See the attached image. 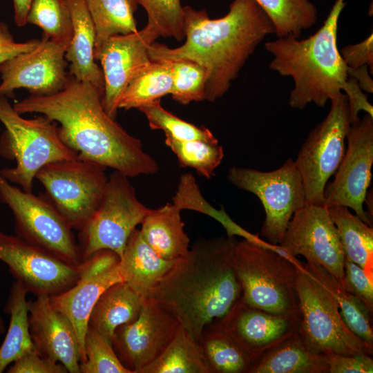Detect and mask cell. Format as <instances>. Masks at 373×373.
<instances>
[{
    "mask_svg": "<svg viewBox=\"0 0 373 373\" xmlns=\"http://www.w3.org/2000/svg\"><path fill=\"white\" fill-rule=\"evenodd\" d=\"M341 57L347 68L355 69L367 66L373 74V35L372 32L362 41L344 46L341 50Z\"/></svg>",
    "mask_w": 373,
    "mask_h": 373,
    "instance_id": "cell-45",
    "label": "cell"
},
{
    "mask_svg": "<svg viewBox=\"0 0 373 373\" xmlns=\"http://www.w3.org/2000/svg\"><path fill=\"white\" fill-rule=\"evenodd\" d=\"M254 1L271 20L277 37L299 38L303 30L313 27L317 21V8L309 0Z\"/></svg>",
    "mask_w": 373,
    "mask_h": 373,
    "instance_id": "cell-33",
    "label": "cell"
},
{
    "mask_svg": "<svg viewBox=\"0 0 373 373\" xmlns=\"http://www.w3.org/2000/svg\"><path fill=\"white\" fill-rule=\"evenodd\" d=\"M179 325L173 315L146 298L138 317L119 326L111 343L122 365L131 373H141L164 351Z\"/></svg>",
    "mask_w": 373,
    "mask_h": 373,
    "instance_id": "cell-17",
    "label": "cell"
},
{
    "mask_svg": "<svg viewBox=\"0 0 373 373\" xmlns=\"http://www.w3.org/2000/svg\"><path fill=\"white\" fill-rule=\"evenodd\" d=\"M169 61L172 74V98L181 104L206 100L205 69L189 59Z\"/></svg>",
    "mask_w": 373,
    "mask_h": 373,
    "instance_id": "cell-39",
    "label": "cell"
},
{
    "mask_svg": "<svg viewBox=\"0 0 373 373\" xmlns=\"http://www.w3.org/2000/svg\"><path fill=\"white\" fill-rule=\"evenodd\" d=\"M176 260L160 256L144 240L140 229H135L119 258V272L123 281L136 293L151 298Z\"/></svg>",
    "mask_w": 373,
    "mask_h": 373,
    "instance_id": "cell-23",
    "label": "cell"
},
{
    "mask_svg": "<svg viewBox=\"0 0 373 373\" xmlns=\"http://www.w3.org/2000/svg\"><path fill=\"white\" fill-rule=\"evenodd\" d=\"M305 262L334 296L341 317L347 327L361 340L373 344L372 314L365 305L347 291L324 267L317 264Z\"/></svg>",
    "mask_w": 373,
    "mask_h": 373,
    "instance_id": "cell-32",
    "label": "cell"
},
{
    "mask_svg": "<svg viewBox=\"0 0 373 373\" xmlns=\"http://www.w3.org/2000/svg\"><path fill=\"white\" fill-rule=\"evenodd\" d=\"M296 290L300 312L298 334L314 354L372 356L373 344L361 340L347 327L330 291L305 262L297 259Z\"/></svg>",
    "mask_w": 373,
    "mask_h": 373,
    "instance_id": "cell-7",
    "label": "cell"
},
{
    "mask_svg": "<svg viewBox=\"0 0 373 373\" xmlns=\"http://www.w3.org/2000/svg\"><path fill=\"white\" fill-rule=\"evenodd\" d=\"M185 42L175 48L156 42L151 61L189 59L207 73L206 100L222 97L265 38L274 33L271 20L254 0H233L224 17L211 19L204 9L183 6Z\"/></svg>",
    "mask_w": 373,
    "mask_h": 373,
    "instance_id": "cell-2",
    "label": "cell"
},
{
    "mask_svg": "<svg viewBox=\"0 0 373 373\" xmlns=\"http://www.w3.org/2000/svg\"><path fill=\"white\" fill-rule=\"evenodd\" d=\"M235 236L197 240L160 282L153 298L198 342L242 296L233 267Z\"/></svg>",
    "mask_w": 373,
    "mask_h": 373,
    "instance_id": "cell-3",
    "label": "cell"
},
{
    "mask_svg": "<svg viewBox=\"0 0 373 373\" xmlns=\"http://www.w3.org/2000/svg\"><path fill=\"white\" fill-rule=\"evenodd\" d=\"M173 203L181 210H193L211 216L224 227L228 236H238L251 241L260 240L258 235L246 231L234 222L223 209L217 210L206 202L201 195L195 178L189 173L183 174L180 177L177 191L173 198Z\"/></svg>",
    "mask_w": 373,
    "mask_h": 373,
    "instance_id": "cell-35",
    "label": "cell"
},
{
    "mask_svg": "<svg viewBox=\"0 0 373 373\" xmlns=\"http://www.w3.org/2000/svg\"><path fill=\"white\" fill-rule=\"evenodd\" d=\"M117 254L99 250L82 260L79 277L72 287L50 296L52 305L71 322L80 344L82 361L86 358L84 338L88 318L95 304L108 287L123 281Z\"/></svg>",
    "mask_w": 373,
    "mask_h": 373,
    "instance_id": "cell-18",
    "label": "cell"
},
{
    "mask_svg": "<svg viewBox=\"0 0 373 373\" xmlns=\"http://www.w3.org/2000/svg\"><path fill=\"white\" fill-rule=\"evenodd\" d=\"M27 23L43 30V36L56 41H70L73 24L64 0H32Z\"/></svg>",
    "mask_w": 373,
    "mask_h": 373,
    "instance_id": "cell-37",
    "label": "cell"
},
{
    "mask_svg": "<svg viewBox=\"0 0 373 373\" xmlns=\"http://www.w3.org/2000/svg\"><path fill=\"white\" fill-rule=\"evenodd\" d=\"M0 122L6 128L0 140V154L16 160L15 167L0 169V173L26 192H32L35 175L42 166L77 157L60 140L56 122L44 115L23 118L8 98L1 96Z\"/></svg>",
    "mask_w": 373,
    "mask_h": 373,
    "instance_id": "cell-6",
    "label": "cell"
},
{
    "mask_svg": "<svg viewBox=\"0 0 373 373\" xmlns=\"http://www.w3.org/2000/svg\"><path fill=\"white\" fill-rule=\"evenodd\" d=\"M248 373H328L324 354L310 352L298 332L269 351Z\"/></svg>",
    "mask_w": 373,
    "mask_h": 373,
    "instance_id": "cell-26",
    "label": "cell"
},
{
    "mask_svg": "<svg viewBox=\"0 0 373 373\" xmlns=\"http://www.w3.org/2000/svg\"><path fill=\"white\" fill-rule=\"evenodd\" d=\"M343 93L347 98L351 124L360 119L358 113L361 111L373 116V106L367 100V95L359 87L355 79L348 77Z\"/></svg>",
    "mask_w": 373,
    "mask_h": 373,
    "instance_id": "cell-46",
    "label": "cell"
},
{
    "mask_svg": "<svg viewBox=\"0 0 373 373\" xmlns=\"http://www.w3.org/2000/svg\"><path fill=\"white\" fill-rule=\"evenodd\" d=\"M211 373H248L252 363L224 332L207 325L199 341Z\"/></svg>",
    "mask_w": 373,
    "mask_h": 373,
    "instance_id": "cell-34",
    "label": "cell"
},
{
    "mask_svg": "<svg viewBox=\"0 0 373 373\" xmlns=\"http://www.w3.org/2000/svg\"><path fill=\"white\" fill-rule=\"evenodd\" d=\"M279 245L291 256L319 265L341 283L345 253L336 227L324 205L307 204L291 218Z\"/></svg>",
    "mask_w": 373,
    "mask_h": 373,
    "instance_id": "cell-15",
    "label": "cell"
},
{
    "mask_svg": "<svg viewBox=\"0 0 373 373\" xmlns=\"http://www.w3.org/2000/svg\"><path fill=\"white\" fill-rule=\"evenodd\" d=\"M141 373H211L199 342L180 324L160 355Z\"/></svg>",
    "mask_w": 373,
    "mask_h": 373,
    "instance_id": "cell-29",
    "label": "cell"
},
{
    "mask_svg": "<svg viewBox=\"0 0 373 373\" xmlns=\"http://www.w3.org/2000/svg\"><path fill=\"white\" fill-rule=\"evenodd\" d=\"M8 373H67L60 363L42 356L38 351L26 354L7 367Z\"/></svg>",
    "mask_w": 373,
    "mask_h": 373,
    "instance_id": "cell-43",
    "label": "cell"
},
{
    "mask_svg": "<svg viewBox=\"0 0 373 373\" xmlns=\"http://www.w3.org/2000/svg\"><path fill=\"white\" fill-rule=\"evenodd\" d=\"M0 260L16 281L36 296H50L70 288L77 281L81 269V264L66 262L17 235L1 231Z\"/></svg>",
    "mask_w": 373,
    "mask_h": 373,
    "instance_id": "cell-14",
    "label": "cell"
},
{
    "mask_svg": "<svg viewBox=\"0 0 373 373\" xmlns=\"http://www.w3.org/2000/svg\"><path fill=\"white\" fill-rule=\"evenodd\" d=\"M139 110L146 116L152 130H162L166 136L180 141H218L207 128L186 122L164 109L160 99L146 104Z\"/></svg>",
    "mask_w": 373,
    "mask_h": 373,
    "instance_id": "cell-38",
    "label": "cell"
},
{
    "mask_svg": "<svg viewBox=\"0 0 373 373\" xmlns=\"http://www.w3.org/2000/svg\"><path fill=\"white\" fill-rule=\"evenodd\" d=\"M345 5V0H336L323 26L306 39L287 36L265 44L273 55L270 69L294 80L288 100L290 107L301 110L310 103L323 107L343 93L347 67L338 48L337 32Z\"/></svg>",
    "mask_w": 373,
    "mask_h": 373,
    "instance_id": "cell-4",
    "label": "cell"
},
{
    "mask_svg": "<svg viewBox=\"0 0 373 373\" xmlns=\"http://www.w3.org/2000/svg\"><path fill=\"white\" fill-rule=\"evenodd\" d=\"M102 97L103 93L93 85L70 75L59 92L31 95L13 108L21 115L39 113L59 124L60 140L80 160L111 168L128 178L156 173V160L144 150L140 140L106 113Z\"/></svg>",
    "mask_w": 373,
    "mask_h": 373,
    "instance_id": "cell-1",
    "label": "cell"
},
{
    "mask_svg": "<svg viewBox=\"0 0 373 373\" xmlns=\"http://www.w3.org/2000/svg\"><path fill=\"white\" fill-rule=\"evenodd\" d=\"M330 102L327 116L309 133L294 160L307 204L324 205L325 187L338 169L346 149L351 124L347 98L341 93Z\"/></svg>",
    "mask_w": 373,
    "mask_h": 373,
    "instance_id": "cell-12",
    "label": "cell"
},
{
    "mask_svg": "<svg viewBox=\"0 0 373 373\" xmlns=\"http://www.w3.org/2000/svg\"><path fill=\"white\" fill-rule=\"evenodd\" d=\"M227 178L260 200L265 213L260 235L271 245L280 244L294 213L307 204L300 173L291 158L269 172L232 166Z\"/></svg>",
    "mask_w": 373,
    "mask_h": 373,
    "instance_id": "cell-9",
    "label": "cell"
},
{
    "mask_svg": "<svg viewBox=\"0 0 373 373\" xmlns=\"http://www.w3.org/2000/svg\"><path fill=\"white\" fill-rule=\"evenodd\" d=\"M106 169L77 157L48 163L37 171L35 178L70 227L79 231L101 201L108 178Z\"/></svg>",
    "mask_w": 373,
    "mask_h": 373,
    "instance_id": "cell-11",
    "label": "cell"
},
{
    "mask_svg": "<svg viewBox=\"0 0 373 373\" xmlns=\"http://www.w3.org/2000/svg\"><path fill=\"white\" fill-rule=\"evenodd\" d=\"M144 300L124 281L114 283L97 300L88 325L111 342L119 326L138 317Z\"/></svg>",
    "mask_w": 373,
    "mask_h": 373,
    "instance_id": "cell-25",
    "label": "cell"
},
{
    "mask_svg": "<svg viewBox=\"0 0 373 373\" xmlns=\"http://www.w3.org/2000/svg\"><path fill=\"white\" fill-rule=\"evenodd\" d=\"M86 358L79 363L80 373H131L115 354L111 343L90 327L84 338Z\"/></svg>",
    "mask_w": 373,
    "mask_h": 373,
    "instance_id": "cell-41",
    "label": "cell"
},
{
    "mask_svg": "<svg viewBox=\"0 0 373 373\" xmlns=\"http://www.w3.org/2000/svg\"><path fill=\"white\" fill-rule=\"evenodd\" d=\"M136 1L146 12L147 24L156 30L159 37L184 39V12L180 0Z\"/></svg>",
    "mask_w": 373,
    "mask_h": 373,
    "instance_id": "cell-40",
    "label": "cell"
},
{
    "mask_svg": "<svg viewBox=\"0 0 373 373\" xmlns=\"http://www.w3.org/2000/svg\"><path fill=\"white\" fill-rule=\"evenodd\" d=\"M165 144L175 155L180 166L191 167L207 179L214 175L224 157L218 141H180L165 135Z\"/></svg>",
    "mask_w": 373,
    "mask_h": 373,
    "instance_id": "cell-36",
    "label": "cell"
},
{
    "mask_svg": "<svg viewBox=\"0 0 373 373\" xmlns=\"http://www.w3.org/2000/svg\"><path fill=\"white\" fill-rule=\"evenodd\" d=\"M32 0H13L15 10V22L19 27H23L27 23V15Z\"/></svg>",
    "mask_w": 373,
    "mask_h": 373,
    "instance_id": "cell-49",
    "label": "cell"
},
{
    "mask_svg": "<svg viewBox=\"0 0 373 373\" xmlns=\"http://www.w3.org/2000/svg\"><path fill=\"white\" fill-rule=\"evenodd\" d=\"M27 294L20 283H12L5 307L10 323L0 346V373L23 355L37 351L30 333Z\"/></svg>",
    "mask_w": 373,
    "mask_h": 373,
    "instance_id": "cell-27",
    "label": "cell"
},
{
    "mask_svg": "<svg viewBox=\"0 0 373 373\" xmlns=\"http://www.w3.org/2000/svg\"><path fill=\"white\" fill-rule=\"evenodd\" d=\"M70 41L42 36L34 49L20 53L0 65V96L15 97V89L23 88L32 95H50L61 90L69 74L65 53Z\"/></svg>",
    "mask_w": 373,
    "mask_h": 373,
    "instance_id": "cell-16",
    "label": "cell"
},
{
    "mask_svg": "<svg viewBox=\"0 0 373 373\" xmlns=\"http://www.w3.org/2000/svg\"><path fill=\"white\" fill-rule=\"evenodd\" d=\"M95 29V50L108 38L137 31L136 0H85Z\"/></svg>",
    "mask_w": 373,
    "mask_h": 373,
    "instance_id": "cell-30",
    "label": "cell"
},
{
    "mask_svg": "<svg viewBox=\"0 0 373 373\" xmlns=\"http://www.w3.org/2000/svg\"><path fill=\"white\" fill-rule=\"evenodd\" d=\"M347 146L332 182L324 189V206H344L354 211L372 227V220L364 209L373 164V116L365 113L351 124L347 135Z\"/></svg>",
    "mask_w": 373,
    "mask_h": 373,
    "instance_id": "cell-13",
    "label": "cell"
},
{
    "mask_svg": "<svg viewBox=\"0 0 373 373\" xmlns=\"http://www.w3.org/2000/svg\"><path fill=\"white\" fill-rule=\"evenodd\" d=\"M5 324L3 319L0 317V335L5 332Z\"/></svg>",
    "mask_w": 373,
    "mask_h": 373,
    "instance_id": "cell-50",
    "label": "cell"
},
{
    "mask_svg": "<svg viewBox=\"0 0 373 373\" xmlns=\"http://www.w3.org/2000/svg\"><path fill=\"white\" fill-rule=\"evenodd\" d=\"M300 318L276 315L247 305L242 297L223 317L209 325L231 338L252 365L298 332Z\"/></svg>",
    "mask_w": 373,
    "mask_h": 373,
    "instance_id": "cell-20",
    "label": "cell"
},
{
    "mask_svg": "<svg viewBox=\"0 0 373 373\" xmlns=\"http://www.w3.org/2000/svg\"><path fill=\"white\" fill-rule=\"evenodd\" d=\"M324 355L328 365V373L373 372V360L370 355H345L333 352Z\"/></svg>",
    "mask_w": 373,
    "mask_h": 373,
    "instance_id": "cell-44",
    "label": "cell"
},
{
    "mask_svg": "<svg viewBox=\"0 0 373 373\" xmlns=\"http://www.w3.org/2000/svg\"><path fill=\"white\" fill-rule=\"evenodd\" d=\"M158 37L156 30L146 24L135 32L108 38L94 52L104 75L102 104L111 117L115 119L119 99L128 83L151 62L148 48Z\"/></svg>",
    "mask_w": 373,
    "mask_h": 373,
    "instance_id": "cell-19",
    "label": "cell"
},
{
    "mask_svg": "<svg viewBox=\"0 0 373 373\" xmlns=\"http://www.w3.org/2000/svg\"><path fill=\"white\" fill-rule=\"evenodd\" d=\"M345 256L359 265L373 281V229L344 206L327 207Z\"/></svg>",
    "mask_w": 373,
    "mask_h": 373,
    "instance_id": "cell-28",
    "label": "cell"
},
{
    "mask_svg": "<svg viewBox=\"0 0 373 373\" xmlns=\"http://www.w3.org/2000/svg\"><path fill=\"white\" fill-rule=\"evenodd\" d=\"M367 66H363L355 69L347 68V75L356 80L363 91L373 93V80L370 77Z\"/></svg>",
    "mask_w": 373,
    "mask_h": 373,
    "instance_id": "cell-48",
    "label": "cell"
},
{
    "mask_svg": "<svg viewBox=\"0 0 373 373\" xmlns=\"http://www.w3.org/2000/svg\"><path fill=\"white\" fill-rule=\"evenodd\" d=\"M72 19L73 36L65 53L69 75L93 85L104 94L102 70L94 57L95 29L85 0H64Z\"/></svg>",
    "mask_w": 373,
    "mask_h": 373,
    "instance_id": "cell-22",
    "label": "cell"
},
{
    "mask_svg": "<svg viewBox=\"0 0 373 373\" xmlns=\"http://www.w3.org/2000/svg\"><path fill=\"white\" fill-rule=\"evenodd\" d=\"M28 302L30 333L37 351L61 363L68 372L80 373L83 355L70 320L52 305L50 296H37Z\"/></svg>",
    "mask_w": 373,
    "mask_h": 373,
    "instance_id": "cell-21",
    "label": "cell"
},
{
    "mask_svg": "<svg viewBox=\"0 0 373 373\" xmlns=\"http://www.w3.org/2000/svg\"><path fill=\"white\" fill-rule=\"evenodd\" d=\"M40 40L31 39L25 42H16L8 26L0 22V65L6 60L36 48Z\"/></svg>",
    "mask_w": 373,
    "mask_h": 373,
    "instance_id": "cell-47",
    "label": "cell"
},
{
    "mask_svg": "<svg viewBox=\"0 0 373 373\" xmlns=\"http://www.w3.org/2000/svg\"><path fill=\"white\" fill-rule=\"evenodd\" d=\"M0 200L13 214L17 236L66 262L82 263L73 229L47 197L26 192L0 173Z\"/></svg>",
    "mask_w": 373,
    "mask_h": 373,
    "instance_id": "cell-10",
    "label": "cell"
},
{
    "mask_svg": "<svg viewBox=\"0 0 373 373\" xmlns=\"http://www.w3.org/2000/svg\"><path fill=\"white\" fill-rule=\"evenodd\" d=\"M341 284L373 314V281L359 265L346 256L344 260V277Z\"/></svg>",
    "mask_w": 373,
    "mask_h": 373,
    "instance_id": "cell-42",
    "label": "cell"
},
{
    "mask_svg": "<svg viewBox=\"0 0 373 373\" xmlns=\"http://www.w3.org/2000/svg\"><path fill=\"white\" fill-rule=\"evenodd\" d=\"M297 258H287L267 242L237 241L233 267L242 297L251 307L300 318L296 290Z\"/></svg>",
    "mask_w": 373,
    "mask_h": 373,
    "instance_id": "cell-5",
    "label": "cell"
},
{
    "mask_svg": "<svg viewBox=\"0 0 373 373\" xmlns=\"http://www.w3.org/2000/svg\"><path fill=\"white\" fill-rule=\"evenodd\" d=\"M171 86L169 61H151L128 83L119 99L118 109H140L170 94Z\"/></svg>",
    "mask_w": 373,
    "mask_h": 373,
    "instance_id": "cell-31",
    "label": "cell"
},
{
    "mask_svg": "<svg viewBox=\"0 0 373 373\" xmlns=\"http://www.w3.org/2000/svg\"><path fill=\"white\" fill-rule=\"evenodd\" d=\"M181 209L174 203H168L155 209H149L140 229L146 242L162 258L178 260L189 251L190 240L185 232Z\"/></svg>",
    "mask_w": 373,
    "mask_h": 373,
    "instance_id": "cell-24",
    "label": "cell"
},
{
    "mask_svg": "<svg viewBox=\"0 0 373 373\" xmlns=\"http://www.w3.org/2000/svg\"><path fill=\"white\" fill-rule=\"evenodd\" d=\"M150 209L137 198L128 178L114 171L95 211L79 230L78 247L82 260L108 249L122 256L126 242Z\"/></svg>",
    "mask_w": 373,
    "mask_h": 373,
    "instance_id": "cell-8",
    "label": "cell"
}]
</instances>
